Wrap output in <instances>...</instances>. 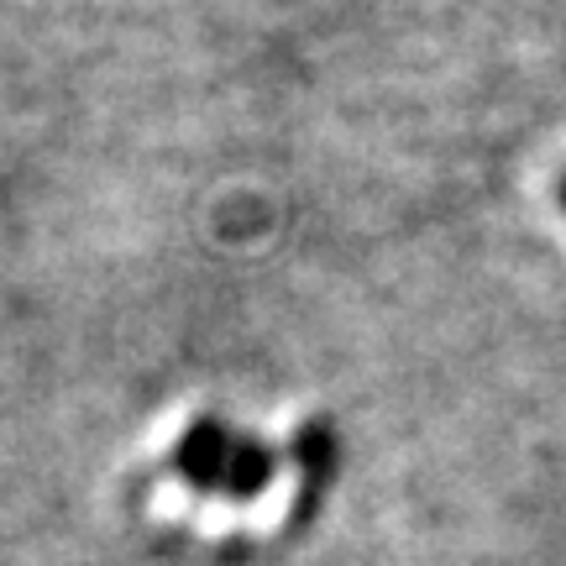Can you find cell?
Returning <instances> with one entry per match:
<instances>
[{"label": "cell", "mask_w": 566, "mask_h": 566, "mask_svg": "<svg viewBox=\"0 0 566 566\" xmlns=\"http://www.w3.org/2000/svg\"><path fill=\"white\" fill-rule=\"evenodd\" d=\"M231 446L237 436L226 430L221 420H195L184 430L179 451H174V467H179L189 488H200V493H226V472H231Z\"/></svg>", "instance_id": "cell-1"}, {"label": "cell", "mask_w": 566, "mask_h": 566, "mask_svg": "<svg viewBox=\"0 0 566 566\" xmlns=\"http://www.w3.org/2000/svg\"><path fill=\"white\" fill-rule=\"evenodd\" d=\"M268 483H273V451L258 441H247V436H237V446H231V472H226V493H231V499H258Z\"/></svg>", "instance_id": "cell-2"}, {"label": "cell", "mask_w": 566, "mask_h": 566, "mask_svg": "<svg viewBox=\"0 0 566 566\" xmlns=\"http://www.w3.org/2000/svg\"><path fill=\"white\" fill-rule=\"evenodd\" d=\"M562 205H566V179H562Z\"/></svg>", "instance_id": "cell-3"}]
</instances>
